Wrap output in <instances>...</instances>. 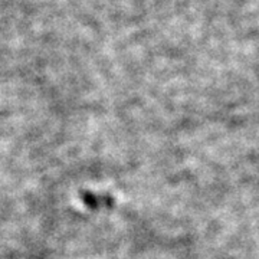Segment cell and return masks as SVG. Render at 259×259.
<instances>
[]
</instances>
